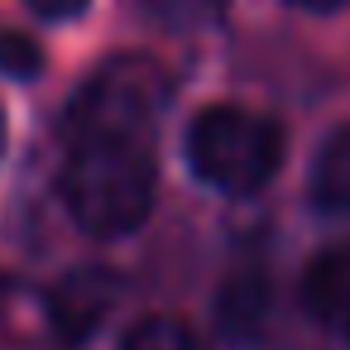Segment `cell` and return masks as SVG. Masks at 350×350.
I'll use <instances>...</instances> for the list:
<instances>
[{
    "label": "cell",
    "mask_w": 350,
    "mask_h": 350,
    "mask_svg": "<svg viewBox=\"0 0 350 350\" xmlns=\"http://www.w3.org/2000/svg\"><path fill=\"white\" fill-rule=\"evenodd\" d=\"M63 144H68V159L58 168V197L68 216L96 240L139 230L159 192L149 139L87 135V139H63Z\"/></svg>",
    "instance_id": "obj_1"
},
{
    "label": "cell",
    "mask_w": 350,
    "mask_h": 350,
    "mask_svg": "<svg viewBox=\"0 0 350 350\" xmlns=\"http://www.w3.org/2000/svg\"><path fill=\"white\" fill-rule=\"evenodd\" d=\"M187 168L230 197H250L283 168V130L245 106H206L187 125Z\"/></svg>",
    "instance_id": "obj_2"
},
{
    "label": "cell",
    "mask_w": 350,
    "mask_h": 350,
    "mask_svg": "<svg viewBox=\"0 0 350 350\" xmlns=\"http://www.w3.org/2000/svg\"><path fill=\"white\" fill-rule=\"evenodd\" d=\"M163 111H168V72L144 53H116L68 101L63 139H87V135L154 139Z\"/></svg>",
    "instance_id": "obj_3"
},
{
    "label": "cell",
    "mask_w": 350,
    "mask_h": 350,
    "mask_svg": "<svg viewBox=\"0 0 350 350\" xmlns=\"http://www.w3.org/2000/svg\"><path fill=\"white\" fill-rule=\"evenodd\" d=\"M120 293H125V283H120V273L106 269V264H77V269H68V273L49 288V297H44V312H49L53 336H58L63 345L92 340V336L101 331V321L116 312Z\"/></svg>",
    "instance_id": "obj_4"
},
{
    "label": "cell",
    "mask_w": 350,
    "mask_h": 350,
    "mask_svg": "<svg viewBox=\"0 0 350 350\" xmlns=\"http://www.w3.org/2000/svg\"><path fill=\"white\" fill-rule=\"evenodd\" d=\"M302 307L321 326L350 331V240L326 245L302 269Z\"/></svg>",
    "instance_id": "obj_5"
},
{
    "label": "cell",
    "mask_w": 350,
    "mask_h": 350,
    "mask_svg": "<svg viewBox=\"0 0 350 350\" xmlns=\"http://www.w3.org/2000/svg\"><path fill=\"white\" fill-rule=\"evenodd\" d=\"M307 197L312 206L340 216L350 211V125L331 130L312 159V178H307Z\"/></svg>",
    "instance_id": "obj_6"
},
{
    "label": "cell",
    "mask_w": 350,
    "mask_h": 350,
    "mask_svg": "<svg viewBox=\"0 0 350 350\" xmlns=\"http://www.w3.org/2000/svg\"><path fill=\"white\" fill-rule=\"evenodd\" d=\"M120 350H206L197 340V331L178 317H139L125 336H120Z\"/></svg>",
    "instance_id": "obj_7"
},
{
    "label": "cell",
    "mask_w": 350,
    "mask_h": 350,
    "mask_svg": "<svg viewBox=\"0 0 350 350\" xmlns=\"http://www.w3.org/2000/svg\"><path fill=\"white\" fill-rule=\"evenodd\" d=\"M0 68H5L10 77H34L44 68V53L25 34H0Z\"/></svg>",
    "instance_id": "obj_8"
},
{
    "label": "cell",
    "mask_w": 350,
    "mask_h": 350,
    "mask_svg": "<svg viewBox=\"0 0 350 350\" xmlns=\"http://www.w3.org/2000/svg\"><path fill=\"white\" fill-rule=\"evenodd\" d=\"M25 5L39 15V20H49V25H63V20H77L92 0H25Z\"/></svg>",
    "instance_id": "obj_9"
},
{
    "label": "cell",
    "mask_w": 350,
    "mask_h": 350,
    "mask_svg": "<svg viewBox=\"0 0 350 350\" xmlns=\"http://www.w3.org/2000/svg\"><path fill=\"white\" fill-rule=\"evenodd\" d=\"M288 5H297V10H312V15H331V10L350 5V0H288Z\"/></svg>",
    "instance_id": "obj_10"
}]
</instances>
